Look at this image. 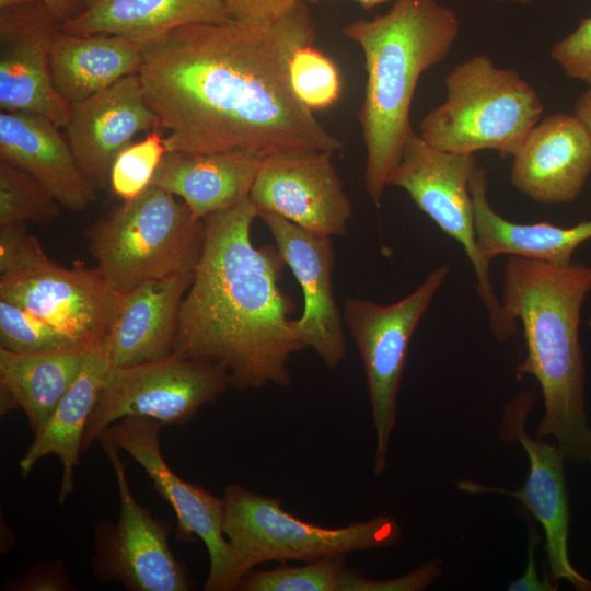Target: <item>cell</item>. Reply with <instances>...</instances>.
<instances>
[{
    "mask_svg": "<svg viewBox=\"0 0 591 591\" xmlns=\"http://www.w3.org/2000/svg\"><path fill=\"white\" fill-rule=\"evenodd\" d=\"M298 1L270 23L228 20L176 28L142 45L139 70L167 151H244L260 159L341 149L297 95L290 63L314 45Z\"/></svg>",
    "mask_w": 591,
    "mask_h": 591,
    "instance_id": "1",
    "label": "cell"
},
{
    "mask_svg": "<svg viewBox=\"0 0 591 591\" xmlns=\"http://www.w3.org/2000/svg\"><path fill=\"white\" fill-rule=\"evenodd\" d=\"M248 198L204 219L205 240L182 301L173 352L223 364L242 391L291 383L289 362L305 349L291 298L280 288L276 246L257 247Z\"/></svg>",
    "mask_w": 591,
    "mask_h": 591,
    "instance_id": "2",
    "label": "cell"
},
{
    "mask_svg": "<svg viewBox=\"0 0 591 591\" xmlns=\"http://www.w3.org/2000/svg\"><path fill=\"white\" fill-rule=\"evenodd\" d=\"M590 292L588 265L560 266L515 255L505 264L501 305L510 321L522 322L526 345L517 373L533 375L544 399L535 437L555 438L572 464L588 462L591 454L579 340L581 309Z\"/></svg>",
    "mask_w": 591,
    "mask_h": 591,
    "instance_id": "3",
    "label": "cell"
},
{
    "mask_svg": "<svg viewBox=\"0 0 591 591\" xmlns=\"http://www.w3.org/2000/svg\"><path fill=\"white\" fill-rule=\"evenodd\" d=\"M459 33L456 12L437 0H394L386 13L352 20L343 28L364 59L358 119L366 149L364 189L375 206L413 130L409 113L419 78L447 58Z\"/></svg>",
    "mask_w": 591,
    "mask_h": 591,
    "instance_id": "4",
    "label": "cell"
},
{
    "mask_svg": "<svg viewBox=\"0 0 591 591\" xmlns=\"http://www.w3.org/2000/svg\"><path fill=\"white\" fill-rule=\"evenodd\" d=\"M83 235L96 267L124 293L149 280L194 271L205 222L176 196L150 185L100 217Z\"/></svg>",
    "mask_w": 591,
    "mask_h": 591,
    "instance_id": "5",
    "label": "cell"
},
{
    "mask_svg": "<svg viewBox=\"0 0 591 591\" xmlns=\"http://www.w3.org/2000/svg\"><path fill=\"white\" fill-rule=\"evenodd\" d=\"M447 97L420 123L419 136L447 152L494 150L512 155L541 120L543 103L520 74L479 54L457 63L444 79Z\"/></svg>",
    "mask_w": 591,
    "mask_h": 591,
    "instance_id": "6",
    "label": "cell"
},
{
    "mask_svg": "<svg viewBox=\"0 0 591 591\" xmlns=\"http://www.w3.org/2000/svg\"><path fill=\"white\" fill-rule=\"evenodd\" d=\"M223 533L243 577L267 561H312L326 556L384 548L402 538L392 515H378L341 528L300 520L281 507V499L230 484L223 493Z\"/></svg>",
    "mask_w": 591,
    "mask_h": 591,
    "instance_id": "7",
    "label": "cell"
},
{
    "mask_svg": "<svg viewBox=\"0 0 591 591\" xmlns=\"http://www.w3.org/2000/svg\"><path fill=\"white\" fill-rule=\"evenodd\" d=\"M0 274L1 300L27 310L77 343L94 345L107 338L123 293L97 267H63L26 234L0 263Z\"/></svg>",
    "mask_w": 591,
    "mask_h": 591,
    "instance_id": "8",
    "label": "cell"
},
{
    "mask_svg": "<svg viewBox=\"0 0 591 591\" xmlns=\"http://www.w3.org/2000/svg\"><path fill=\"white\" fill-rule=\"evenodd\" d=\"M477 167L475 154L452 153L428 144L414 130L387 186L404 189L433 222L464 248L476 276V291L489 316L493 333L506 340L517 324L506 315L498 300L487 263L477 244L470 181Z\"/></svg>",
    "mask_w": 591,
    "mask_h": 591,
    "instance_id": "9",
    "label": "cell"
},
{
    "mask_svg": "<svg viewBox=\"0 0 591 591\" xmlns=\"http://www.w3.org/2000/svg\"><path fill=\"white\" fill-rule=\"evenodd\" d=\"M448 274V266L433 269L413 292L394 303L356 297L345 301L343 320L362 362L375 429V476L382 475L386 466L412 336Z\"/></svg>",
    "mask_w": 591,
    "mask_h": 591,
    "instance_id": "10",
    "label": "cell"
},
{
    "mask_svg": "<svg viewBox=\"0 0 591 591\" xmlns=\"http://www.w3.org/2000/svg\"><path fill=\"white\" fill-rule=\"evenodd\" d=\"M229 386V371L223 364L175 354L112 367L86 422L82 453L124 417H149L163 425L186 424L202 406L216 403Z\"/></svg>",
    "mask_w": 591,
    "mask_h": 591,
    "instance_id": "11",
    "label": "cell"
},
{
    "mask_svg": "<svg viewBox=\"0 0 591 591\" xmlns=\"http://www.w3.org/2000/svg\"><path fill=\"white\" fill-rule=\"evenodd\" d=\"M116 477L119 515L94 526L91 570L103 582L117 581L129 591H188L193 588L186 565L169 544L172 525L155 518L134 496L118 448L106 437L97 439Z\"/></svg>",
    "mask_w": 591,
    "mask_h": 591,
    "instance_id": "12",
    "label": "cell"
},
{
    "mask_svg": "<svg viewBox=\"0 0 591 591\" xmlns=\"http://www.w3.org/2000/svg\"><path fill=\"white\" fill-rule=\"evenodd\" d=\"M163 424L149 417L128 416L112 424L100 436L127 452L150 477L154 490L173 508L177 540L198 537L209 555L206 591H235L243 578L234 553L223 533L224 501L199 485L182 479L161 452Z\"/></svg>",
    "mask_w": 591,
    "mask_h": 591,
    "instance_id": "13",
    "label": "cell"
},
{
    "mask_svg": "<svg viewBox=\"0 0 591 591\" xmlns=\"http://www.w3.org/2000/svg\"><path fill=\"white\" fill-rule=\"evenodd\" d=\"M534 398V393L521 391L512 402L505 405L499 429L503 441H518L528 454L529 474L525 484L518 490H510L462 480L457 487L471 494L496 493L518 499L544 530L549 572L554 582L558 584L560 580H567L579 591H591V581L573 568L568 556L570 512L564 453L557 444L531 438L526 432L528 416Z\"/></svg>",
    "mask_w": 591,
    "mask_h": 591,
    "instance_id": "14",
    "label": "cell"
},
{
    "mask_svg": "<svg viewBox=\"0 0 591 591\" xmlns=\"http://www.w3.org/2000/svg\"><path fill=\"white\" fill-rule=\"evenodd\" d=\"M332 155L308 151L262 159L248 199L258 213H276L323 236L347 235L352 206Z\"/></svg>",
    "mask_w": 591,
    "mask_h": 591,
    "instance_id": "15",
    "label": "cell"
},
{
    "mask_svg": "<svg viewBox=\"0 0 591 591\" xmlns=\"http://www.w3.org/2000/svg\"><path fill=\"white\" fill-rule=\"evenodd\" d=\"M60 21L39 1L1 9L0 108L44 116L65 128L72 104L58 91L50 53Z\"/></svg>",
    "mask_w": 591,
    "mask_h": 591,
    "instance_id": "16",
    "label": "cell"
},
{
    "mask_svg": "<svg viewBox=\"0 0 591 591\" xmlns=\"http://www.w3.org/2000/svg\"><path fill=\"white\" fill-rule=\"evenodd\" d=\"M258 217L270 232L286 266L298 280L304 298L297 331L329 370L346 358L343 313L333 293L335 253L332 237L310 232L271 212Z\"/></svg>",
    "mask_w": 591,
    "mask_h": 591,
    "instance_id": "17",
    "label": "cell"
},
{
    "mask_svg": "<svg viewBox=\"0 0 591 591\" xmlns=\"http://www.w3.org/2000/svg\"><path fill=\"white\" fill-rule=\"evenodd\" d=\"M65 128L80 170L96 188H104L118 153L137 134L159 128V120L146 101L139 73H134L73 103Z\"/></svg>",
    "mask_w": 591,
    "mask_h": 591,
    "instance_id": "18",
    "label": "cell"
},
{
    "mask_svg": "<svg viewBox=\"0 0 591 591\" xmlns=\"http://www.w3.org/2000/svg\"><path fill=\"white\" fill-rule=\"evenodd\" d=\"M591 174V135L576 116L555 113L540 120L513 154L510 181L545 205L575 200Z\"/></svg>",
    "mask_w": 591,
    "mask_h": 591,
    "instance_id": "19",
    "label": "cell"
},
{
    "mask_svg": "<svg viewBox=\"0 0 591 591\" xmlns=\"http://www.w3.org/2000/svg\"><path fill=\"white\" fill-rule=\"evenodd\" d=\"M0 159L31 174L70 211H84L97 197L59 127L44 116L1 111Z\"/></svg>",
    "mask_w": 591,
    "mask_h": 591,
    "instance_id": "20",
    "label": "cell"
},
{
    "mask_svg": "<svg viewBox=\"0 0 591 591\" xmlns=\"http://www.w3.org/2000/svg\"><path fill=\"white\" fill-rule=\"evenodd\" d=\"M194 271L149 280L123 293L106 338L112 367L172 355L181 304Z\"/></svg>",
    "mask_w": 591,
    "mask_h": 591,
    "instance_id": "21",
    "label": "cell"
},
{
    "mask_svg": "<svg viewBox=\"0 0 591 591\" xmlns=\"http://www.w3.org/2000/svg\"><path fill=\"white\" fill-rule=\"evenodd\" d=\"M260 160L244 151H167L151 185L173 194L194 217L205 219L248 198Z\"/></svg>",
    "mask_w": 591,
    "mask_h": 591,
    "instance_id": "22",
    "label": "cell"
},
{
    "mask_svg": "<svg viewBox=\"0 0 591 591\" xmlns=\"http://www.w3.org/2000/svg\"><path fill=\"white\" fill-rule=\"evenodd\" d=\"M112 368L107 340L93 345L81 370L47 422L35 432L34 440L19 461L22 477H27L35 464L55 455L62 465L58 501L65 503L74 489V468L82 453L86 422L103 390Z\"/></svg>",
    "mask_w": 591,
    "mask_h": 591,
    "instance_id": "23",
    "label": "cell"
},
{
    "mask_svg": "<svg viewBox=\"0 0 591 591\" xmlns=\"http://www.w3.org/2000/svg\"><path fill=\"white\" fill-rule=\"evenodd\" d=\"M228 20L223 0H97L60 22L59 30L118 35L144 45L186 25Z\"/></svg>",
    "mask_w": 591,
    "mask_h": 591,
    "instance_id": "24",
    "label": "cell"
},
{
    "mask_svg": "<svg viewBox=\"0 0 591 591\" xmlns=\"http://www.w3.org/2000/svg\"><path fill=\"white\" fill-rule=\"evenodd\" d=\"M478 248L487 263L499 255H515L554 265H569L576 250L591 240V218L571 227L547 222H511L487 199L486 172L476 167L470 181Z\"/></svg>",
    "mask_w": 591,
    "mask_h": 591,
    "instance_id": "25",
    "label": "cell"
},
{
    "mask_svg": "<svg viewBox=\"0 0 591 591\" xmlns=\"http://www.w3.org/2000/svg\"><path fill=\"white\" fill-rule=\"evenodd\" d=\"M92 346L80 344L36 354L0 348L1 415L22 409L34 433L42 429L78 376Z\"/></svg>",
    "mask_w": 591,
    "mask_h": 591,
    "instance_id": "26",
    "label": "cell"
},
{
    "mask_svg": "<svg viewBox=\"0 0 591 591\" xmlns=\"http://www.w3.org/2000/svg\"><path fill=\"white\" fill-rule=\"evenodd\" d=\"M142 44L111 34L70 35L60 30L50 53V69L58 91L77 103L138 73Z\"/></svg>",
    "mask_w": 591,
    "mask_h": 591,
    "instance_id": "27",
    "label": "cell"
},
{
    "mask_svg": "<svg viewBox=\"0 0 591 591\" xmlns=\"http://www.w3.org/2000/svg\"><path fill=\"white\" fill-rule=\"evenodd\" d=\"M344 554L306 561L302 566L281 563L270 570H250L241 580L242 591H340L348 570Z\"/></svg>",
    "mask_w": 591,
    "mask_h": 591,
    "instance_id": "28",
    "label": "cell"
},
{
    "mask_svg": "<svg viewBox=\"0 0 591 591\" xmlns=\"http://www.w3.org/2000/svg\"><path fill=\"white\" fill-rule=\"evenodd\" d=\"M60 211L61 205L37 179L0 159V225L48 224Z\"/></svg>",
    "mask_w": 591,
    "mask_h": 591,
    "instance_id": "29",
    "label": "cell"
},
{
    "mask_svg": "<svg viewBox=\"0 0 591 591\" xmlns=\"http://www.w3.org/2000/svg\"><path fill=\"white\" fill-rule=\"evenodd\" d=\"M80 345L27 310L0 299V348L16 354L48 352Z\"/></svg>",
    "mask_w": 591,
    "mask_h": 591,
    "instance_id": "30",
    "label": "cell"
},
{
    "mask_svg": "<svg viewBox=\"0 0 591 591\" xmlns=\"http://www.w3.org/2000/svg\"><path fill=\"white\" fill-rule=\"evenodd\" d=\"M166 152L159 128L152 129L144 139L131 142L114 160L108 182L112 192L123 201L139 196L151 185Z\"/></svg>",
    "mask_w": 591,
    "mask_h": 591,
    "instance_id": "31",
    "label": "cell"
},
{
    "mask_svg": "<svg viewBox=\"0 0 591 591\" xmlns=\"http://www.w3.org/2000/svg\"><path fill=\"white\" fill-rule=\"evenodd\" d=\"M290 78L299 99L312 111L335 104L341 92V80L334 61L316 49L306 46L293 56Z\"/></svg>",
    "mask_w": 591,
    "mask_h": 591,
    "instance_id": "32",
    "label": "cell"
},
{
    "mask_svg": "<svg viewBox=\"0 0 591 591\" xmlns=\"http://www.w3.org/2000/svg\"><path fill=\"white\" fill-rule=\"evenodd\" d=\"M551 58L564 73L576 80L591 84V16L551 48Z\"/></svg>",
    "mask_w": 591,
    "mask_h": 591,
    "instance_id": "33",
    "label": "cell"
},
{
    "mask_svg": "<svg viewBox=\"0 0 591 591\" xmlns=\"http://www.w3.org/2000/svg\"><path fill=\"white\" fill-rule=\"evenodd\" d=\"M441 563H425L413 571L392 579H370L355 570L348 583V591H420L430 586L441 573Z\"/></svg>",
    "mask_w": 591,
    "mask_h": 591,
    "instance_id": "34",
    "label": "cell"
},
{
    "mask_svg": "<svg viewBox=\"0 0 591 591\" xmlns=\"http://www.w3.org/2000/svg\"><path fill=\"white\" fill-rule=\"evenodd\" d=\"M67 567L61 559L38 561L22 576L9 580L5 591H73Z\"/></svg>",
    "mask_w": 591,
    "mask_h": 591,
    "instance_id": "35",
    "label": "cell"
},
{
    "mask_svg": "<svg viewBox=\"0 0 591 591\" xmlns=\"http://www.w3.org/2000/svg\"><path fill=\"white\" fill-rule=\"evenodd\" d=\"M298 0H223L230 20L270 23L282 16Z\"/></svg>",
    "mask_w": 591,
    "mask_h": 591,
    "instance_id": "36",
    "label": "cell"
},
{
    "mask_svg": "<svg viewBox=\"0 0 591 591\" xmlns=\"http://www.w3.org/2000/svg\"><path fill=\"white\" fill-rule=\"evenodd\" d=\"M541 541L535 526L530 525L528 564L525 572L514 580L508 588L510 591H554L557 590V583L552 578L541 580L537 576L535 565V547Z\"/></svg>",
    "mask_w": 591,
    "mask_h": 591,
    "instance_id": "37",
    "label": "cell"
},
{
    "mask_svg": "<svg viewBox=\"0 0 591 591\" xmlns=\"http://www.w3.org/2000/svg\"><path fill=\"white\" fill-rule=\"evenodd\" d=\"M60 22H63L78 13L79 0H38Z\"/></svg>",
    "mask_w": 591,
    "mask_h": 591,
    "instance_id": "38",
    "label": "cell"
},
{
    "mask_svg": "<svg viewBox=\"0 0 591 591\" xmlns=\"http://www.w3.org/2000/svg\"><path fill=\"white\" fill-rule=\"evenodd\" d=\"M573 115H576L584 124L591 135V84L577 99Z\"/></svg>",
    "mask_w": 591,
    "mask_h": 591,
    "instance_id": "39",
    "label": "cell"
},
{
    "mask_svg": "<svg viewBox=\"0 0 591 591\" xmlns=\"http://www.w3.org/2000/svg\"><path fill=\"white\" fill-rule=\"evenodd\" d=\"M298 1H318V0H298ZM361 5L364 10L373 9L382 3L389 2L391 0H352Z\"/></svg>",
    "mask_w": 591,
    "mask_h": 591,
    "instance_id": "40",
    "label": "cell"
},
{
    "mask_svg": "<svg viewBox=\"0 0 591 591\" xmlns=\"http://www.w3.org/2000/svg\"><path fill=\"white\" fill-rule=\"evenodd\" d=\"M30 1H35V0H0V7L2 9V8H8V7L30 2Z\"/></svg>",
    "mask_w": 591,
    "mask_h": 591,
    "instance_id": "41",
    "label": "cell"
},
{
    "mask_svg": "<svg viewBox=\"0 0 591 591\" xmlns=\"http://www.w3.org/2000/svg\"><path fill=\"white\" fill-rule=\"evenodd\" d=\"M496 2H515V3H519V4H530L532 2H534L535 0H494Z\"/></svg>",
    "mask_w": 591,
    "mask_h": 591,
    "instance_id": "42",
    "label": "cell"
},
{
    "mask_svg": "<svg viewBox=\"0 0 591 591\" xmlns=\"http://www.w3.org/2000/svg\"><path fill=\"white\" fill-rule=\"evenodd\" d=\"M79 1H80V3H85V5L89 7V5L93 4L97 0H79Z\"/></svg>",
    "mask_w": 591,
    "mask_h": 591,
    "instance_id": "43",
    "label": "cell"
},
{
    "mask_svg": "<svg viewBox=\"0 0 591 591\" xmlns=\"http://www.w3.org/2000/svg\"><path fill=\"white\" fill-rule=\"evenodd\" d=\"M588 462H589V463L591 464V454H590V456H589V460H588Z\"/></svg>",
    "mask_w": 591,
    "mask_h": 591,
    "instance_id": "44",
    "label": "cell"
}]
</instances>
